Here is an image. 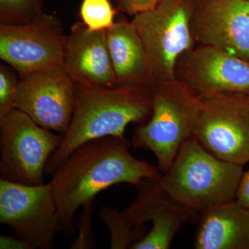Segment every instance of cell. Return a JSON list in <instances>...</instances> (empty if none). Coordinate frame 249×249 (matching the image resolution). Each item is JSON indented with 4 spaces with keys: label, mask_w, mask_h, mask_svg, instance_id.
Here are the masks:
<instances>
[{
    "label": "cell",
    "mask_w": 249,
    "mask_h": 249,
    "mask_svg": "<svg viewBox=\"0 0 249 249\" xmlns=\"http://www.w3.org/2000/svg\"><path fill=\"white\" fill-rule=\"evenodd\" d=\"M16 104L41 127L65 134L76 104L75 82L61 65L19 76Z\"/></svg>",
    "instance_id": "9c48e42d"
},
{
    "label": "cell",
    "mask_w": 249,
    "mask_h": 249,
    "mask_svg": "<svg viewBox=\"0 0 249 249\" xmlns=\"http://www.w3.org/2000/svg\"><path fill=\"white\" fill-rule=\"evenodd\" d=\"M107 40L118 87H150L146 53L132 23L115 22L107 30Z\"/></svg>",
    "instance_id": "2e32d148"
},
{
    "label": "cell",
    "mask_w": 249,
    "mask_h": 249,
    "mask_svg": "<svg viewBox=\"0 0 249 249\" xmlns=\"http://www.w3.org/2000/svg\"><path fill=\"white\" fill-rule=\"evenodd\" d=\"M0 249H31L25 241L18 236H0Z\"/></svg>",
    "instance_id": "cb8c5ba5"
},
{
    "label": "cell",
    "mask_w": 249,
    "mask_h": 249,
    "mask_svg": "<svg viewBox=\"0 0 249 249\" xmlns=\"http://www.w3.org/2000/svg\"><path fill=\"white\" fill-rule=\"evenodd\" d=\"M67 36L61 20L45 14L27 24H0V58L19 76L52 65H63Z\"/></svg>",
    "instance_id": "30bf717a"
},
{
    "label": "cell",
    "mask_w": 249,
    "mask_h": 249,
    "mask_svg": "<svg viewBox=\"0 0 249 249\" xmlns=\"http://www.w3.org/2000/svg\"><path fill=\"white\" fill-rule=\"evenodd\" d=\"M191 26L198 45L249 62V0H196Z\"/></svg>",
    "instance_id": "4fadbf2b"
},
{
    "label": "cell",
    "mask_w": 249,
    "mask_h": 249,
    "mask_svg": "<svg viewBox=\"0 0 249 249\" xmlns=\"http://www.w3.org/2000/svg\"><path fill=\"white\" fill-rule=\"evenodd\" d=\"M159 0H116L118 8L129 16L136 15L155 7Z\"/></svg>",
    "instance_id": "7402d4cb"
},
{
    "label": "cell",
    "mask_w": 249,
    "mask_h": 249,
    "mask_svg": "<svg viewBox=\"0 0 249 249\" xmlns=\"http://www.w3.org/2000/svg\"><path fill=\"white\" fill-rule=\"evenodd\" d=\"M98 217L110 232V249H126L142 238L148 232L146 225L132 227L123 212L104 206L98 212Z\"/></svg>",
    "instance_id": "e0dca14e"
},
{
    "label": "cell",
    "mask_w": 249,
    "mask_h": 249,
    "mask_svg": "<svg viewBox=\"0 0 249 249\" xmlns=\"http://www.w3.org/2000/svg\"><path fill=\"white\" fill-rule=\"evenodd\" d=\"M152 112L150 121L134 129V148L152 152L162 174L173 163L183 142L192 137L203 98L177 77L150 85Z\"/></svg>",
    "instance_id": "277c9868"
},
{
    "label": "cell",
    "mask_w": 249,
    "mask_h": 249,
    "mask_svg": "<svg viewBox=\"0 0 249 249\" xmlns=\"http://www.w3.org/2000/svg\"><path fill=\"white\" fill-rule=\"evenodd\" d=\"M243 174V165L219 160L191 137L158 182L174 200L200 214L235 200Z\"/></svg>",
    "instance_id": "3957f363"
},
{
    "label": "cell",
    "mask_w": 249,
    "mask_h": 249,
    "mask_svg": "<svg viewBox=\"0 0 249 249\" xmlns=\"http://www.w3.org/2000/svg\"><path fill=\"white\" fill-rule=\"evenodd\" d=\"M63 137L41 127L19 109L11 111L0 119V179L44 184L47 161Z\"/></svg>",
    "instance_id": "8992f818"
},
{
    "label": "cell",
    "mask_w": 249,
    "mask_h": 249,
    "mask_svg": "<svg viewBox=\"0 0 249 249\" xmlns=\"http://www.w3.org/2000/svg\"><path fill=\"white\" fill-rule=\"evenodd\" d=\"M196 249H249V209L234 200L199 214Z\"/></svg>",
    "instance_id": "9a60e30c"
},
{
    "label": "cell",
    "mask_w": 249,
    "mask_h": 249,
    "mask_svg": "<svg viewBox=\"0 0 249 249\" xmlns=\"http://www.w3.org/2000/svg\"><path fill=\"white\" fill-rule=\"evenodd\" d=\"M124 137H103L82 144L64 160L51 180L61 232L75 233V215L80 206L101 191L124 183L139 186L144 178L159 179L158 167L131 155Z\"/></svg>",
    "instance_id": "6da1fadb"
},
{
    "label": "cell",
    "mask_w": 249,
    "mask_h": 249,
    "mask_svg": "<svg viewBox=\"0 0 249 249\" xmlns=\"http://www.w3.org/2000/svg\"><path fill=\"white\" fill-rule=\"evenodd\" d=\"M63 67L74 82L103 88L118 87L107 31H91L83 22L75 23L67 36Z\"/></svg>",
    "instance_id": "5bb4252c"
},
{
    "label": "cell",
    "mask_w": 249,
    "mask_h": 249,
    "mask_svg": "<svg viewBox=\"0 0 249 249\" xmlns=\"http://www.w3.org/2000/svg\"><path fill=\"white\" fill-rule=\"evenodd\" d=\"M176 77L202 98L223 93L249 95V62L211 46L198 45L181 55Z\"/></svg>",
    "instance_id": "7c38bea8"
},
{
    "label": "cell",
    "mask_w": 249,
    "mask_h": 249,
    "mask_svg": "<svg viewBox=\"0 0 249 249\" xmlns=\"http://www.w3.org/2000/svg\"><path fill=\"white\" fill-rule=\"evenodd\" d=\"M235 200L244 207L249 209V170L242 175Z\"/></svg>",
    "instance_id": "603a6c76"
},
{
    "label": "cell",
    "mask_w": 249,
    "mask_h": 249,
    "mask_svg": "<svg viewBox=\"0 0 249 249\" xmlns=\"http://www.w3.org/2000/svg\"><path fill=\"white\" fill-rule=\"evenodd\" d=\"M137 199L122 211L132 227L151 222L152 228L131 249H168L180 228L196 222L199 214L174 200L158 179L144 178L137 187Z\"/></svg>",
    "instance_id": "8fae6325"
},
{
    "label": "cell",
    "mask_w": 249,
    "mask_h": 249,
    "mask_svg": "<svg viewBox=\"0 0 249 249\" xmlns=\"http://www.w3.org/2000/svg\"><path fill=\"white\" fill-rule=\"evenodd\" d=\"M94 199L83 205V211L77 222L78 235L70 245L71 249H91L96 248V240L92 231V215L94 210Z\"/></svg>",
    "instance_id": "44dd1931"
},
{
    "label": "cell",
    "mask_w": 249,
    "mask_h": 249,
    "mask_svg": "<svg viewBox=\"0 0 249 249\" xmlns=\"http://www.w3.org/2000/svg\"><path fill=\"white\" fill-rule=\"evenodd\" d=\"M76 104L70 127L46 165L53 175L67 157L82 144L103 137H124L126 127L150 118L152 99L150 87L103 88L75 82Z\"/></svg>",
    "instance_id": "7a4b0ae2"
},
{
    "label": "cell",
    "mask_w": 249,
    "mask_h": 249,
    "mask_svg": "<svg viewBox=\"0 0 249 249\" xmlns=\"http://www.w3.org/2000/svg\"><path fill=\"white\" fill-rule=\"evenodd\" d=\"M192 137L219 160L249 161V95L223 93L203 98Z\"/></svg>",
    "instance_id": "52a82bcc"
},
{
    "label": "cell",
    "mask_w": 249,
    "mask_h": 249,
    "mask_svg": "<svg viewBox=\"0 0 249 249\" xmlns=\"http://www.w3.org/2000/svg\"><path fill=\"white\" fill-rule=\"evenodd\" d=\"M0 65V119L16 109V98L19 80L13 70Z\"/></svg>",
    "instance_id": "ffe728a7"
},
{
    "label": "cell",
    "mask_w": 249,
    "mask_h": 249,
    "mask_svg": "<svg viewBox=\"0 0 249 249\" xmlns=\"http://www.w3.org/2000/svg\"><path fill=\"white\" fill-rule=\"evenodd\" d=\"M44 1H47V0H44Z\"/></svg>",
    "instance_id": "d4e9b609"
},
{
    "label": "cell",
    "mask_w": 249,
    "mask_h": 249,
    "mask_svg": "<svg viewBox=\"0 0 249 249\" xmlns=\"http://www.w3.org/2000/svg\"><path fill=\"white\" fill-rule=\"evenodd\" d=\"M116 14L109 0H83L80 4V18L89 30H109L115 24Z\"/></svg>",
    "instance_id": "d6986e66"
},
{
    "label": "cell",
    "mask_w": 249,
    "mask_h": 249,
    "mask_svg": "<svg viewBox=\"0 0 249 249\" xmlns=\"http://www.w3.org/2000/svg\"><path fill=\"white\" fill-rule=\"evenodd\" d=\"M44 0H0L1 23L27 24L43 17Z\"/></svg>",
    "instance_id": "ac0fdd59"
},
{
    "label": "cell",
    "mask_w": 249,
    "mask_h": 249,
    "mask_svg": "<svg viewBox=\"0 0 249 249\" xmlns=\"http://www.w3.org/2000/svg\"><path fill=\"white\" fill-rule=\"evenodd\" d=\"M0 223L31 249L53 248L61 229L50 183L29 186L0 179Z\"/></svg>",
    "instance_id": "ba28073f"
},
{
    "label": "cell",
    "mask_w": 249,
    "mask_h": 249,
    "mask_svg": "<svg viewBox=\"0 0 249 249\" xmlns=\"http://www.w3.org/2000/svg\"><path fill=\"white\" fill-rule=\"evenodd\" d=\"M195 4L196 0H159L131 21L146 53L150 85L176 77L178 60L194 48L191 23Z\"/></svg>",
    "instance_id": "5b68a950"
}]
</instances>
